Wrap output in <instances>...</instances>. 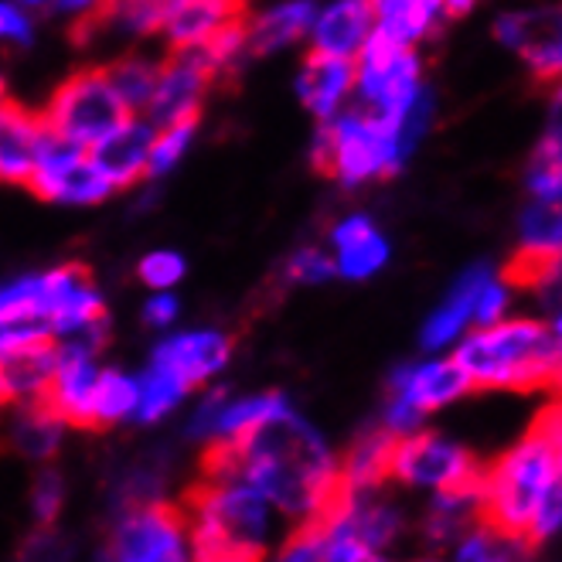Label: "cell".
Instances as JSON below:
<instances>
[{
  "label": "cell",
  "instance_id": "obj_1",
  "mask_svg": "<svg viewBox=\"0 0 562 562\" xmlns=\"http://www.w3.org/2000/svg\"><path fill=\"white\" fill-rule=\"evenodd\" d=\"M233 440L239 447V477L293 518V525L307 521L338 484L335 453L290 403Z\"/></svg>",
  "mask_w": 562,
  "mask_h": 562
},
{
  "label": "cell",
  "instance_id": "obj_2",
  "mask_svg": "<svg viewBox=\"0 0 562 562\" xmlns=\"http://www.w3.org/2000/svg\"><path fill=\"white\" fill-rule=\"evenodd\" d=\"M453 361L471 392H555L562 369L559 321L515 317L477 327L457 345Z\"/></svg>",
  "mask_w": 562,
  "mask_h": 562
},
{
  "label": "cell",
  "instance_id": "obj_3",
  "mask_svg": "<svg viewBox=\"0 0 562 562\" xmlns=\"http://www.w3.org/2000/svg\"><path fill=\"white\" fill-rule=\"evenodd\" d=\"M562 423H559V400L542 406L536 419L528 423L525 437L502 453L484 471L481 491V525L491 532L525 539L532 532V518L549 484L559 481V447Z\"/></svg>",
  "mask_w": 562,
  "mask_h": 562
},
{
  "label": "cell",
  "instance_id": "obj_4",
  "mask_svg": "<svg viewBox=\"0 0 562 562\" xmlns=\"http://www.w3.org/2000/svg\"><path fill=\"white\" fill-rule=\"evenodd\" d=\"M403 164L406 160L395 140V123H385L361 106L324 120L311 144V168L321 178L341 181L345 188L392 178Z\"/></svg>",
  "mask_w": 562,
  "mask_h": 562
},
{
  "label": "cell",
  "instance_id": "obj_5",
  "mask_svg": "<svg viewBox=\"0 0 562 562\" xmlns=\"http://www.w3.org/2000/svg\"><path fill=\"white\" fill-rule=\"evenodd\" d=\"M42 116L58 140L89 150L95 140L113 134L134 113L123 106L103 65H86V69L72 72L69 79L55 86Z\"/></svg>",
  "mask_w": 562,
  "mask_h": 562
},
{
  "label": "cell",
  "instance_id": "obj_6",
  "mask_svg": "<svg viewBox=\"0 0 562 562\" xmlns=\"http://www.w3.org/2000/svg\"><path fill=\"white\" fill-rule=\"evenodd\" d=\"M419 72L423 65L409 45H395L372 27V35L355 55V89L361 99V110H369L385 123H395L409 106L416 89L423 86Z\"/></svg>",
  "mask_w": 562,
  "mask_h": 562
},
{
  "label": "cell",
  "instance_id": "obj_7",
  "mask_svg": "<svg viewBox=\"0 0 562 562\" xmlns=\"http://www.w3.org/2000/svg\"><path fill=\"white\" fill-rule=\"evenodd\" d=\"M484 460L440 434H429V429H413V434L395 440L389 460V481L437 491H484Z\"/></svg>",
  "mask_w": 562,
  "mask_h": 562
},
{
  "label": "cell",
  "instance_id": "obj_8",
  "mask_svg": "<svg viewBox=\"0 0 562 562\" xmlns=\"http://www.w3.org/2000/svg\"><path fill=\"white\" fill-rule=\"evenodd\" d=\"M99 562H188V512L157 498L116 518Z\"/></svg>",
  "mask_w": 562,
  "mask_h": 562
},
{
  "label": "cell",
  "instance_id": "obj_9",
  "mask_svg": "<svg viewBox=\"0 0 562 562\" xmlns=\"http://www.w3.org/2000/svg\"><path fill=\"white\" fill-rule=\"evenodd\" d=\"M27 188L45 198V202L58 205H99L113 191L110 181L99 175L86 147L65 144L55 134H48L35 160V171L27 178Z\"/></svg>",
  "mask_w": 562,
  "mask_h": 562
},
{
  "label": "cell",
  "instance_id": "obj_10",
  "mask_svg": "<svg viewBox=\"0 0 562 562\" xmlns=\"http://www.w3.org/2000/svg\"><path fill=\"white\" fill-rule=\"evenodd\" d=\"M215 72L209 69V61L202 52H168V58H160V76L157 89L147 103V123L154 130H164L181 120H202L205 95L215 86Z\"/></svg>",
  "mask_w": 562,
  "mask_h": 562
},
{
  "label": "cell",
  "instance_id": "obj_11",
  "mask_svg": "<svg viewBox=\"0 0 562 562\" xmlns=\"http://www.w3.org/2000/svg\"><path fill=\"white\" fill-rule=\"evenodd\" d=\"M494 38L518 52L539 82L555 86L562 72V38H559V8H521L505 11L494 21Z\"/></svg>",
  "mask_w": 562,
  "mask_h": 562
},
{
  "label": "cell",
  "instance_id": "obj_12",
  "mask_svg": "<svg viewBox=\"0 0 562 562\" xmlns=\"http://www.w3.org/2000/svg\"><path fill=\"white\" fill-rule=\"evenodd\" d=\"M171 0H99V4L69 24L76 48H89L99 38H147L157 35L168 18Z\"/></svg>",
  "mask_w": 562,
  "mask_h": 562
},
{
  "label": "cell",
  "instance_id": "obj_13",
  "mask_svg": "<svg viewBox=\"0 0 562 562\" xmlns=\"http://www.w3.org/2000/svg\"><path fill=\"white\" fill-rule=\"evenodd\" d=\"M48 134L52 130L42 110L24 106L18 99L0 103V184L27 188V178L35 171V160Z\"/></svg>",
  "mask_w": 562,
  "mask_h": 562
},
{
  "label": "cell",
  "instance_id": "obj_14",
  "mask_svg": "<svg viewBox=\"0 0 562 562\" xmlns=\"http://www.w3.org/2000/svg\"><path fill=\"white\" fill-rule=\"evenodd\" d=\"M236 338L225 335V330H184V335H175L168 341H160L154 348V366L168 369L171 375H178L188 389L209 382L212 375H218L228 358H233Z\"/></svg>",
  "mask_w": 562,
  "mask_h": 562
},
{
  "label": "cell",
  "instance_id": "obj_15",
  "mask_svg": "<svg viewBox=\"0 0 562 562\" xmlns=\"http://www.w3.org/2000/svg\"><path fill=\"white\" fill-rule=\"evenodd\" d=\"M154 134L157 130L147 120L130 116L113 134H106L103 140H95L89 147L92 164L99 168V175L110 181L113 191H126L147 181V154H150Z\"/></svg>",
  "mask_w": 562,
  "mask_h": 562
},
{
  "label": "cell",
  "instance_id": "obj_16",
  "mask_svg": "<svg viewBox=\"0 0 562 562\" xmlns=\"http://www.w3.org/2000/svg\"><path fill=\"white\" fill-rule=\"evenodd\" d=\"M471 392L468 375L460 372L453 358L423 361V366H403L389 375V395H400L409 406H416L423 416L443 409Z\"/></svg>",
  "mask_w": 562,
  "mask_h": 562
},
{
  "label": "cell",
  "instance_id": "obj_17",
  "mask_svg": "<svg viewBox=\"0 0 562 562\" xmlns=\"http://www.w3.org/2000/svg\"><path fill=\"white\" fill-rule=\"evenodd\" d=\"M355 92V58H338L311 48L296 72V95L324 123L338 116L341 103Z\"/></svg>",
  "mask_w": 562,
  "mask_h": 562
},
{
  "label": "cell",
  "instance_id": "obj_18",
  "mask_svg": "<svg viewBox=\"0 0 562 562\" xmlns=\"http://www.w3.org/2000/svg\"><path fill=\"white\" fill-rule=\"evenodd\" d=\"M95 358H76V355H58L55 375L48 379L45 392L35 395L45 403L65 426L89 429L92 434V389H95Z\"/></svg>",
  "mask_w": 562,
  "mask_h": 562
},
{
  "label": "cell",
  "instance_id": "obj_19",
  "mask_svg": "<svg viewBox=\"0 0 562 562\" xmlns=\"http://www.w3.org/2000/svg\"><path fill=\"white\" fill-rule=\"evenodd\" d=\"M55 366H58L55 338L27 341L0 351V409L42 395L48 379L55 375Z\"/></svg>",
  "mask_w": 562,
  "mask_h": 562
},
{
  "label": "cell",
  "instance_id": "obj_20",
  "mask_svg": "<svg viewBox=\"0 0 562 562\" xmlns=\"http://www.w3.org/2000/svg\"><path fill=\"white\" fill-rule=\"evenodd\" d=\"M246 14V0H171L160 31L168 35V52H191L202 48L218 27Z\"/></svg>",
  "mask_w": 562,
  "mask_h": 562
},
{
  "label": "cell",
  "instance_id": "obj_21",
  "mask_svg": "<svg viewBox=\"0 0 562 562\" xmlns=\"http://www.w3.org/2000/svg\"><path fill=\"white\" fill-rule=\"evenodd\" d=\"M335 273L345 280H369L389 262V243L369 215H348L330 228Z\"/></svg>",
  "mask_w": 562,
  "mask_h": 562
},
{
  "label": "cell",
  "instance_id": "obj_22",
  "mask_svg": "<svg viewBox=\"0 0 562 562\" xmlns=\"http://www.w3.org/2000/svg\"><path fill=\"white\" fill-rule=\"evenodd\" d=\"M487 280H491V267H484V262H477V267L464 270L453 280L447 301L426 317V324L419 330V345L426 351H440V348L453 345L460 335H464L471 311H474V301H477V293H481V286Z\"/></svg>",
  "mask_w": 562,
  "mask_h": 562
},
{
  "label": "cell",
  "instance_id": "obj_23",
  "mask_svg": "<svg viewBox=\"0 0 562 562\" xmlns=\"http://www.w3.org/2000/svg\"><path fill=\"white\" fill-rule=\"evenodd\" d=\"M317 18L314 0H283V4L262 11L246 21V55H273L290 45H301Z\"/></svg>",
  "mask_w": 562,
  "mask_h": 562
},
{
  "label": "cell",
  "instance_id": "obj_24",
  "mask_svg": "<svg viewBox=\"0 0 562 562\" xmlns=\"http://www.w3.org/2000/svg\"><path fill=\"white\" fill-rule=\"evenodd\" d=\"M375 27V11L369 0H335L314 18V48L338 55V58H355L366 45V38Z\"/></svg>",
  "mask_w": 562,
  "mask_h": 562
},
{
  "label": "cell",
  "instance_id": "obj_25",
  "mask_svg": "<svg viewBox=\"0 0 562 562\" xmlns=\"http://www.w3.org/2000/svg\"><path fill=\"white\" fill-rule=\"evenodd\" d=\"M395 440H400V434H392L385 423L361 429L351 443V450H348V457L338 464V474L345 477V484L351 491L382 487L389 481V460H392Z\"/></svg>",
  "mask_w": 562,
  "mask_h": 562
},
{
  "label": "cell",
  "instance_id": "obj_26",
  "mask_svg": "<svg viewBox=\"0 0 562 562\" xmlns=\"http://www.w3.org/2000/svg\"><path fill=\"white\" fill-rule=\"evenodd\" d=\"M61 429L65 423L45 403L27 400L18 403V413L8 426V447L27 460H48L61 443Z\"/></svg>",
  "mask_w": 562,
  "mask_h": 562
},
{
  "label": "cell",
  "instance_id": "obj_27",
  "mask_svg": "<svg viewBox=\"0 0 562 562\" xmlns=\"http://www.w3.org/2000/svg\"><path fill=\"white\" fill-rule=\"evenodd\" d=\"M375 31L395 45H416L443 14V0H375Z\"/></svg>",
  "mask_w": 562,
  "mask_h": 562
},
{
  "label": "cell",
  "instance_id": "obj_28",
  "mask_svg": "<svg viewBox=\"0 0 562 562\" xmlns=\"http://www.w3.org/2000/svg\"><path fill=\"white\" fill-rule=\"evenodd\" d=\"M137 395H140V385L134 375H126L120 369H99L95 389H92V434H103V429L134 416Z\"/></svg>",
  "mask_w": 562,
  "mask_h": 562
},
{
  "label": "cell",
  "instance_id": "obj_29",
  "mask_svg": "<svg viewBox=\"0 0 562 562\" xmlns=\"http://www.w3.org/2000/svg\"><path fill=\"white\" fill-rule=\"evenodd\" d=\"M116 95L123 99V106L130 113L147 110L150 95L157 89V76H160V58H144V55H120L116 61L103 65Z\"/></svg>",
  "mask_w": 562,
  "mask_h": 562
},
{
  "label": "cell",
  "instance_id": "obj_30",
  "mask_svg": "<svg viewBox=\"0 0 562 562\" xmlns=\"http://www.w3.org/2000/svg\"><path fill=\"white\" fill-rule=\"evenodd\" d=\"M137 385H140V395H137L134 419L144 423V426L164 419L191 392L178 375H171L168 369L154 366V361H150V369L137 379Z\"/></svg>",
  "mask_w": 562,
  "mask_h": 562
},
{
  "label": "cell",
  "instance_id": "obj_31",
  "mask_svg": "<svg viewBox=\"0 0 562 562\" xmlns=\"http://www.w3.org/2000/svg\"><path fill=\"white\" fill-rule=\"evenodd\" d=\"M518 236L528 252H542V256H559L562 249V218H559V202H536L521 209L518 218Z\"/></svg>",
  "mask_w": 562,
  "mask_h": 562
},
{
  "label": "cell",
  "instance_id": "obj_32",
  "mask_svg": "<svg viewBox=\"0 0 562 562\" xmlns=\"http://www.w3.org/2000/svg\"><path fill=\"white\" fill-rule=\"evenodd\" d=\"M536 549L525 539H508L477 525L457 546V562H532Z\"/></svg>",
  "mask_w": 562,
  "mask_h": 562
},
{
  "label": "cell",
  "instance_id": "obj_33",
  "mask_svg": "<svg viewBox=\"0 0 562 562\" xmlns=\"http://www.w3.org/2000/svg\"><path fill=\"white\" fill-rule=\"evenodd\" d=\"M280 406H286V395H280V392H256V395H246V400H225L218 416H215L212 440L215 437H239L259 419L277 413Z\"/></svg>",
  "mask_w": 562,
  "mask_h": 562
},
{
  "label": "cell",
  "instance_id": "obj_34",
  "mask_svg": "<svg viewBox=\"0 0 562 562\" xmlns=\"http://www.w3.org/2000/svg\"><path fill=\"white\" fill-rule=\"evenodd\" d=\"M194 134H198V120H181V123L157 130L150 154H147V178L171 175L178 168V160L184 157V150L191 147Z\"/></svg>",
  "mask_w": 562,
  "mask_h": 562
},
{
  "label": "cell",
  "instance_id": "obj_35",
  "mask_svg": "<svg viewBox=\"0 0 562 562\" xmlns=\"http://www.w3.org/2000/svg\"><path fill=\"white\" fill-rule=\"evenodd\" d=\"M434 116H437V92L429 89V86H419L416 95L409 99V106L403 110V116L395 120V140H400L403 160H409V154L429 134V126H434Z\"/></svg>",
  "mask_w": 562,
  "mask_h": 562
},
{
  "label": "cell",
  "instance_id": "obj_36",
  "mask_svg": "<svg viewBox=\"0 0 562 562\" xmlns=\"http://www.w3.org/2000/svg\"><path fill=\"white\" fill-rule=\"evenodd\" d=\"M335 277V256H327L321 246H301L283 267H280V280L283 283H324Z\"/></svg>",
  "mask_w": 562,
  "mask_h": 562
},
{
  "label": "cell",
  "instance_id": "obj_37",
  "mask_svg": "<svg viewBox=\"0 0 562 562\" xmlns=\"http://www.w3.org/2000/svg\"><path fill=\"white\" fill-rule=\"evenodd\" d=\"M61 505H65V477L55 468L38 471L35 484H31V515H35L38 528H52Z\"/></svg>",
  "mask_w": 562,
  "mask_h": 562
},
{
  "label": "cell",
  "instance_id": "obj_38",
  "mask_svg": "<svg viewBox=\"0 0 562 562\" xmlns=\"http://www.w3.org/2000/svg\"><path fill=\"white\" fill-rule=\"evenodd\" d=\"M184 270H188V262L181 252H171V249H157V252H147L140 259V280L150 286V290H171L175 283L184 280Z\"/></svg>",
  "mask_w": 562,
  "mask_h": 562
},
{
  "label": "cell",
  "instance_id": "obj_39",
  "mask_svg": "<svg viewBox=\"0 0 562 562\" xmlns=\"http://www.w3.org/2000/svg\"><path fill=\"white\" fill-rule=\"evenodd\" d=\"M72 539H65L52 528H38L35 536H27L14 555V562H72Z\"/></svg>",
  "mask_w": 562,
  "mask_h": 562
},
{
  "label": "cell",
  "instance_id": "obj_40",
  "mask_svg": "<svg viewBox=\"0 0 562 562\" xmlns=\"http://www.w3.org/2000/svg\"><path fill=\"white\" fill-rule=\"evenodd\" d=\"M307 562H385V559L375 549L361 546L348 532H330L324 542H317L311 549V559Z\"/></svg>",
  "mask_w": 562,
  "mask_h": 562
},
{
  "label": "cell",
  "instance_id": "obj_41",
  "mask_svg": "<svg viewBox=\"0 0 562 562\" xmlns=\"http://www.w3.org/2000/svg\"><path fill=\"white\" fill-rule=\"evenodd\" d=\"M508 304H512V290H508L505 283H498V280L491 277V280L481 286V293H477L474 311H471V321H474L477 327L498 324V321L505 317Z\"/></svg>",
  "mask_w": 562,
  "mask_h": 562
},
{
  "label": "cell",
  "instance_id": "obj_42",
  "mask_svg": "<svg viewBox=\"0 0 562 562\" xmlns=\"http://www.w3.org/2000/svg\"><path fill=\"white\" fill-rule=\"evenodd\" d=\"M31 42H35V21L21 11V4L0 0V45L27 48Z\"/></svg>",
  "mask_w": 562,
  "mask_h": 562
},
{
  "label": "cell",
  "instance_id": "obj_43",
  "mask_svg": "<svg viewBox=\"0 0 562 562\" xmlns=\"http://www.w3.org/2000/svg\"><path fill=\"white\" fill-rule=\"evenodd\" d=\"M144 324L147 327H171L181 314V304H178V296H171L168 290H157L150 301L144 304Z\"/></svg>",
  "mask_w": 562,
  "mask_h": 562
},
{
  "label": "cell",
  "instance_id": "obj_44",
  "mask_svg": "<svg viewBox=\"0 0 562 562\" xmlns=\"http://www.w3.org/2000/svg\"><path fill=\"white\" fill-rule=\"evenodd\" d=\"M95 4H99V0H52V8H55L58 14H72V18L92 11Z\"/></svg>",
  "mask_w": 562,
  "mask_h": 562
},
{
  "label": "cell",
  "instance_id": "obj_45",
  "mask_svg": "<svg viewBox=\"0 0 562 562\" xmlns=\"http://www.w3.org/2000/svg\"><path fill=\"white\" fill-rule=\"evenodd\" d=\"M474 4H477V0H443V14L450 21H457V18H464Z\"/></svg>",
  "mask_w": 562,
  "mask_h": 562
},
{
  "label": "cell",
  "instance_id": "obj_46",
  "mask_svg": "<svg viewBox=\"0 0 562 562\" xmlns=\"http://www.w3.org/2000/svg\"><path fill=\"white\" fill-rule=\"evenodd\" d=\"M311 549H314V546H283L280 562H307V559H311Z\"/></svg>",
  "mask_w": 562,
  "mask_h": 562
},
{
  "label": "cell",
  "instance_id": "obj_47",
  "mask_svg": "<svg viewBox=\"0 0 562 562\" xmlns=\"http://www.w3.org/2000/svg\"><path fill=\"white\" fill-rule=\"evenodd\" d=\"M18 4H27V8H48L52 0H18Z\"/></svg>",
  "mask_w": 562,
  "mask_h": 562
},
{
  "label": "cell",
  "instance_id": "obj_48",
  "mask_svg": "<svg viewBox=\"0 0 562 562\" xmlns=\"http://www.w3.org/2000/svg\"><path fill=\"white\" fill-rule=\"evenodd\" d=\"M8 99V79H4V72H0V103Z\"/></svg>",
  "mask_w": 562,
  "mask_h": 562
},
{
  "label": "cell",
  "instance_id": "obj_49",
  "mask_svg": "<svg viewBox=\"0 0 562 562\" xmlns=\"http://www.w3.org/2000/svg\"><path fill=\"white\" fill-rule=\"evenodd\" d=\"M419 562H440V559H419Z\"/></svg>",
  "mask_w": 562,
  "mask_h": 562
},
{
  "label": "cell",
  "instance_id": "obj_50",
  "mask_svg": "<svg viewBox=\"0 0 562 562\" xmlns=\"http://www.w3.org/2000/svg\"><path fill=\"white\" fill-rule=\"evenodd\" d=\"M369 4H375V0H369Z\"/></svg>",
  "mask_w": 562,
  "mask_h": 562
}]
</instances>
